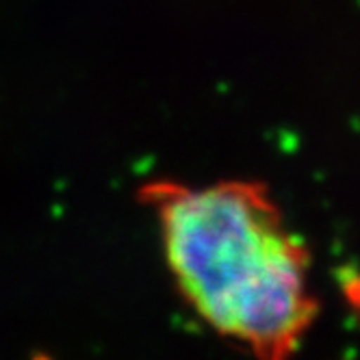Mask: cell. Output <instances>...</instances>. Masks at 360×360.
I'll return each mask as SVG.
<instances>
[{
    "label": "cell",
    "instance_id": "cell-1",
    "mask_svg": "<svg viewBox=\"0 0 360 360\" xmlns=\"http://www.w3.org/2000/svg\"><path fill=\"white\" fill-rule=\"evenodd\" d=\"M141 202L157 217L178 293L204 326L263 360L297 352L319 313L311 254L265 185L157 180Z\"/></svg>",
    "mask_w": 360,
    "mask_h": 360
}]
</instances>
